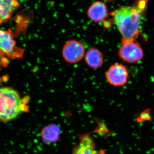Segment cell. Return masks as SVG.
<instances>
[{"label":"cell","mask_w":154,"mask_h":154,"mask_svg":"<svg viewBox=\"0 0 154 154\" xmlns=\"http://www.w3.org/2000/svg\"><path fill=\"white\" fill-rule=\"evenodd\" d=\"M144 12L136 6L121 7L111 14L122 40H135L140 32L141 17Z\"/></svg>","instance_id":"6da1fadb"},{"label":"cell","mask_w":154,"mask_h":154,"mask_svg":"<svg viewBox=\"0 0 154 154\" xmlns=\"http://www.w3.org/2000/svg\"><path fill=\"white\" fill-rule=\"evenodd\" d=\"M28 99H22L13 88H0V122L11 121L28 111Z\"/></svg>","instance_id":"7a4b0ae2"},{"label":"cell","mask_w":154,"mask_h":154,"mask_svg":"<svg viewBox=\"0 0 154 154\" xmlns=\"http://www.w3.org/2000/svg\"><path fill=\"white\" fill-rule=\"evenodd\" d=\"M118 55L125 62L134 63L141 60L144 54L140 44L135 40H122Z\"/></svg>","instance_id":"3957f363"},{"label":"cell","mask_w":154,"mask_h":154,"mask_svg":"<svg viewBox=\"0 0 154 154\" xmlns=\"http://www.w3.org/2000/svg\"><path fill=\"white\" fill-rule=\"evenodd\" d=\"M85 53V47L82 42L76 40H71L64 45L62 56L67 62L75 63L82 60Z\"/></svg>","instance_id":"277c9868"},{"label":"cell","mask_w":154,"mask_h":154,"mask_svg":"<svg viewBox=\"0 0 154 154\" xmlns=\"http://www.w3.org/2000/svg\"><path fill=\"white\" fill-rule=\"evenodd\" d=\"M129 73L126 67L121 63H116L110 67L106 72V80L111 85L120 87L126 85Z\"/></svg>","instance_id":"5b68a950"},{"label":"cell","mask_w":154,"mask_h":154,"mask_svg":"<svg viewBox=\"0 0 154 154\" xmlns=\"http://www.w3.org/2000/svg\"><path fill=\"white\" fill-rule=\"evenodd\" d=\"M79 140V143L73 148L72 154H97L96 143L91 134H80Z\"/></svg>","instance_id":"8992f818"},{"label":"cell","mask_w":154,"mask_h":154,"mask_svg":"<svg viewBox=\"0 0 154 154\" xmlns=\"http://www.w3.org/2000/svg\"><path fill=\"white\" fill-rule=\"evenodd\" d=\"M17 49L12 32L0 29V53L11 57L15 55Z\"/></svg>","instance_id":"52a82bcc"},{"label":"cell","mask_w":154,"mask_h":154,"mask_svg":"<svg viewBox=\"0 0 154 154\" xmlns=\"http://www.w3.org/2000/svg\"><path fill=\"white\" fill-rule=\"evenodd\" d=\"M87 14L89 19L96 23L103 22L109 15L107 6L101 1L93 3L88 9Z\"/></svg>","instance_id":"ba28073f"},{"label":"cell","mask_w":154,"mask_h":154,"mask_svg":"<svg viewBox=\"0 0 154 154\" xmlns=\"http://www.w3.org/2000/svg\"><path fill=\"white\" fill-rule=\"evenodd\" d=\"M61 134L60 127L57 124L52 123L45 126L42 130L40 134L45 144L56 142L59 140Z\"/></svg>","instance_id":"9c48e42d"},{"label":"cell","mask_w":154,"mask_h":154,"mask_svg":"<svg viewBox=\"0 0 154 154\" xmlns=\"http://www.w3.org/2000/svg\"><path fill=\"white\" fill-rule=\"evenodd\" d=\"M85 60L87 64L91 68L98 69L103 65L104 56L102 52L98 48H92L86 53Z\"/></svg>","instance_id":"30bf717a"},{"label":"cell","mask_w":154,"mask_h":154,"mask_svg":"<svg viewBox=\"0 0 154 154\" xmlns=\"http://www.w3.org/2000/svg\"><path fill=\"white\" fill-rule=\"evenodd\" d=\"M19 5V0H0V24L7 21Z\"/></svg>","instance_id":"8fae6325"},{"label":"cell","mask_w":154,"mask_h":154,"mask_svg":"<svg viewBox=\"0 0 154 154\" xmlns=\"http://www.w3.org/2000/svg\"><path fill=\"white\" fill-rule=\"evenodd\" d=\"M151 119V115L149 110H146L143 111L140 113L137 120L139 122H143L146 121H149Z\"/></svg>","instance_id":"7c38bea8"},{"label":"cell","mask_w":154,"mask_h":154,"mask_svg":"<svg viewBox=\"0 0 154 154\" xmlns=\"http://www.w3.org/2000/svg\"><path fill=\"white\" fill-rule=\"evenodd\" d=\"M104 1H106V2H111L115 1V0H104Z\"/></svg>","instance_id":"4fadbf2b"}]
</instances>
